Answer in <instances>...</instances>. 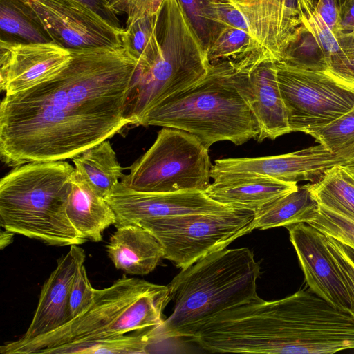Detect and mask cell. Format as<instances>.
<instances>
[{"instance_id": "6da1fadb", "label": "cell", "mask_w": 354, "mask_h": 354, "mask_svg": "<svg viewBox=\"0 0 354 354\" xmlns=\"http://www.w3.org/2000/svg\"><path fill=\"white\" fill-rule=\"evenodd\" d=\"M69 50L71 60L56 76L2 100L6 165L73 159L131 124L126 109L136 59L123 45Z\"/></svg>"}, {"instance_id": "7a4b0ae2", "label": "cell", "mask_w": 354, "mask_h": 354, "mask_svg": "<svg viewBox=\"0 0 354 354\" xmlns=\"http://www.w3.org/2000/svg\"><path fill=\"white\" fill-rule=\"evenodd\" d=\"M260 269L246 247L217 250L181 269L167 285L171 314L145 332L153 348L168 339L192 338L218 314L255 299Z\"/></svg>"}, {"instance_id": "3957f363", "label": "cell", "mask_w": 354, "mask_h": 354, "mask_svg": "<svg viewBox=\"0 0 354 354\" xmlns=\"http://www.w3.org/2000/svg\"><path fill=\"white\" fill-rule=\"evenodd\" d=\"M230 59L209 63L205 76L147 111L138 125L180 129L207 148L227 140L240 145L257 140L260 129L231 77Z\"/></svg>"}, {"instance_id": "277c9868", "label": "cell", "mask_w": 354, "mask_h": 354, "mask_svg": "<svg viewBox=\"0 0 354 354\" xmlns=\"http://www.w3.org/2000/svg\"><path fill=\"white\" fill-rule=\"evenodd\" d=\"M74 171L64 160L15 167L0 182L1 227L51 245L85 243L66 213Z\"/></svg>"}, {"instance_id": "5b68a950", "label": "cell", "mask_w": 354, "mask_h": 354, "mask_svg": "<svg viewBox=\"0 0 354 354\" xmlns=\"http://www.w3.org/2000/svg\"><path fill=\"white\" fill-rule=\"evenodd\" d=\"M153 284L124 276L108 288L96 289L92 304L75 318L46 335L6 342L0 347V352L46 354L61 345L114 337L160 325L164 321L167 300Z\"/></svg>"}, {"instance_id": "8992f818", "label": "cell", "mask_w": 354, "mask_h": 354, "mask_svg": "<svg viewBox=\"0 0 354 354\" xmlns=\"http://www.w3.org/2000/svg\"><path fill=\"white\" fill-rule=\"evenodd\" d=\"M156 32V56L136 71L126 109L131 124L138 125L150 109L201 80L209 67L178 0L164 1L157 12Z\"/></svg>"}, {"instance_id": "52a82bcc", "label": "cell", "mask_w": 354, "mask_h": 354, "mask_svg": "<svg viewBox=\"0 0 354 354\" xmlns=\"http://www.w3.org/2000/svg\"><path fill=\"white\" fill-rule=\"evenodd\" d=\"M209 148L187 131L163 127L151 147L120 181L145 193L205 192L210 183Z\"/></svg>"}, {"instance_id": "ba28073f", "label": "cell", "mask_w": 354, "mask_h": 354, "mask_svg": "<svg viewBox=\"0 0 354 354\" xmlns=\"http://www.w3.org/2000/svg\"><path fill=\"white\" fill-rule=\"evenodd\" d=\"M254 212L246 209L187 214L139 222L159 241L163 259L187 268L251 232Z\"/></svg>"}, {"instance_id": "9c48e42d", "label": "cell", "mask_w": 354, "mask_h": 354, "mask_svg": "<svg viewBox=\"0 0 354 354\" xmlns=\"http://www.w3.org/2000/svg\"><path fill=\"white\" fill-rule=\"evenodd\" d=\"M276 66L290 132L308 134L354 107V83L326 71L301 69L277 61Z\"/></svg>"}, {"instance_id": "30bf717a", "label": "cell", "mask_w": 354, "mask_h": 354, "mask_svg": "<svg viewBox=\"0 0 354 354\" xmlns=\"http://www.w3.org/2000/svg\"><path fill=\"white\" fill-rule=\"evenodd\" d=\"M230 59L233 84L260 129L257 140H274L290 133L279 88L276 61L261 49Z\"/></svg>"}, {"instance_id": "8fae6325", "label": "cell", "mask_w": 354, "mask_h": 354, "mask_svg": "<svg viewBox=\"0 0 354 354\" xmlns=\"http://www.w3.org/2000/svg\"><path fill=\"white\" fill-rule=\"evenodd\" d=\"M51 40L67 49L118 47L124 28H118L80 0H24Z\"/></svg>"}, {"instance_id": "7c38bea8", "label": "cell", "mask_w": 354, "mask_h": 354, "mask_svg": "<svg viewBox=\"0 0 354 354\" xmlns=\"http://www.w3.org/2000/svg\"><path fill=\"white\" fill-rule=\"evenodd\" d=\"M115 213V227L149 219L232 209L209 198L205 192L145 193L127 188L120 181L104 198Z\"/></svg>"}, {"instance_id": "4fadbf2b", "label": "cell", "mask_w": 354, "mask_h": 354, "mask_svg": "<svg viewBox=\"0 0 354 354\" xmlns=\"http://www.w3.org/2000/svg\"><path fill=\"white\" fill-rule=\"evenodd\" d=\"M69 49L54 41L21 43L0 40V87L13 95L56 76L69 63Z\"/></svg>"}, {"instance_id": "5bb4252c", "label": "cell", "mask_w": 354, "mask_h": 354, "mask_svg": "<svg viewBox=\"0 0 354 354\" xmlns=\"http://www.w3.org/2000/svg\"><path fill=\"white\" fill-rule=\"evenodd\" d=\"M285 227L309 289L334 308L349 313V296L332 259L325 234L306 223Z\"/></svg>"}, {"instance_id": "9a60e30c", "label": "cell", "mask_w": 354, "mask_h": 354, "mask_svg": "<svg viewBox=\"0 0 354 354\" xmlns=\"http://www.w3.org/2000/svg\"><path fill=\"white\" fill-rule=\"evenodd\" d=\"M243 15L261 48L275 61L303 22L301 0H227Z\"/></svg>"}, {"instance_id": "2e32d148", "label": "cell", "mask_w": 354, "mask_h": 354, "mask_svg": "<svg viewBox=\"0 0 354 354\" xmlns=\"http://www.w3.org/2000/svg\"><path fill=\"white\" fill-rule=\"evenodd\" d=\"M84 261V250L77 245H70L68 252L58 259L56 268L43 285L32 322L19 339L28 340L46 335L69 321L71 288Z\"/></svg>"}, {"instance_id": "e0dca14e", "label": "cell", "mask_w": 354, "mask_h": 354, "mask_svg": "<svg viewBox=\"0 0 354 354\" xmlns=\"http://www.w3.org/2000/svg\"><path fill=\"white\" fill-rule=\"evenodd\" d=\"M106 249L115 267L130 274H147L163 259V250L159 241L138 224L117 227Z\"/></svg>"}, {"instance_id": "ac0fdd59", "label": "cell", "mask_w": 354, "mask_h": 354, "mask_svg": "<svg viewBox=\"0 0 354 354\" xmlns=\"http://www.w3.org/2000/svg\"><path fill=\"white\" fill-rule=\"evenodd\" d=\"M297 188V183L268 177L247 176L214 180L205 192L214 201L230 208L255 212Z\"/></svg>"}, {"instance_id": "d6986e66", "label": "cell", "mask_w": 354, "mask_h": 354, "mask_svg": "<svg viewBox=\"0 0 354 354\" xmlns=\"http://www.w3.org/2000/svg\"><path fill=\"white\" fill-rule=\"evenodd\" d=\"M66 213L75 228L87 240L95 242L101 241L104 230L115 223V213L104 198L75 171Z\"/></svg>"}, {"instance_id": "ffe728a7", "label": "cell", "mask_w": 354, "mask_h": 354, "mask_svg": "<svg viewBox=\"0 0 354 354\" xmlns=\"http://www.w3.org/2000/svg\"><path fill=\"white\" fill-rule=\"evenodd\" d=\"M319 209V203L307 184L265 205L254 212L253 230L308 223Z\"/></svg>"}, {"instance_id": "44dd1931", "label": "cell", "mask_w": 354, "mask_h": 354, "mask_svg": "<svg viewBox=\"0 0 354 354\" xmlns=\"http://www.w3.org/2000/svg\"><path fill=\"white\" fill-rule=\"evenodd\" d=\"M72 160L75 172L103 198L113 192L124 176L116 153L107 140L86 149Z\"/></svg>"}, {"instance_id": "7402d4cb", "label": "cell", "mask_w": 354, "mask_h": 354, "mask_svg": "<svg viewBox=\"0 0 354 354\" xmlns=\"http://www.w3.org/2000/svg\"><path fill=\"white\" fill-rule=\"evenodd\" d=\"M1 39L21 43L53 41L24 0H0Z\"/></svg>"}, {"instance_id": "603a6c76", "label": "cell", "mask_w": 354, "mask_h": 354, "mask_svg": "<svg viewBox=\"0 0 354 354\" xmlns=\"http://www.w3.org/2000/svg\"><path fill=\"white\" fill-rule=\"evenodd\" d=\"M310 185L319 205L354 219V181L347 167L331 168Z\"/></svg>"}, {"instance_id": "cb8c5ba5", "label": "cell", "mask_w": 354, "mask_h": 354, "mask_svg": "<svg viewBox=\"0 0 354 354\" xmlns=\"http://www.w3.org/2000/svg\"><path fill=\"white\" fill-rule=\"evenodd\" d=\"M151 343L145 333L120 335L102 339L86 340L61 345L46 351V354L65 353H150Z\"/></svg>"}, {"instance_id": "d4e9b609", "label": "cell", "mask_w": 354, "mask_h": 354, "mask_svg": "<svg viewBox=\"0 0 354 354\" xmlns=\"http://www.w3.org/2000/svg\"><path fill=\"white\" fill-rule=\"evenodd\" d=\"M205 55L228 27L218 18L212 0H178Z\"/></svg>"}, {"instance_id": "484cf974", "label": "cell", "mask_w": 354, "mask_h": 354, "mask_svg": "<svg viewBox=\"0 0 354 354\" xmlns=\"http://www.w3.org/2000/svg\"><path fill=\"white\" fill-rule=\"evenodd\" d=\"M157 13L140 19L127 25L122 35L123 46L143 66L156 56L159 50V40L156 32Z\"/></svg>"}, {"instance_id": "4316f807", "label": "cell", "mask_w": 354, "mask_h": 354, "mask_svg": "<svg viewBox=\"0 0 354 354\" xmlns=\"http://www.w3.org/2000/svg\"><path fill=\"white\" fill-rule=\"evenodd\" d=\"M301 69L326 71L327 64L319 43L304 24L297 29L281 61Z\"/></svg>"}, {"instance_id": "83f0119b", "label": "cell", "mask_w": 354, "mask_h": 354, "mask_svg": "<svg viewBox=\"0 0 354 354\" xmlns=\"http://www.w3.org/2000/svg\"><path fill=\"white\" fill-rule=\"evenodd\" d=\"M303 24L312 32L322 48L329 73L338 77L342 52L335 34L328 27L308 0H301Z\"/></svg>"}, {"instance_id": "f1b7e54d", "label": "cell", "mask_w": 354, "mask_h": 354, "mask_svg": "<svg viewBox=\"0 0 354 354\" xmlns=\"http://www.w3.org/2000/svg\"><path fill=\"white\" fill-rule=\"evenodd\" d=\"M260 49L259 43L251 33L228 26L207 50L206 57L209 63H212Z\"/></svg>"}, {"instance_id": "f546056e", "label": "cell", "mask_w": 354, "mask_h": 354, "mask_svg": "<svg viewBox=\"0 0 354 354\" xmlns=\"http://www.w3.org/2000/svg\"><path fill=\"white\" fill-rule=\"evenodd\" d=\"M307 223L354 249L353 218L319 205L316 216Z\"/></svg>"}, {"instance_id": "4dcf8cb0", "label": "cell", "mask_w": 354, "mask_h": 354, "mask_svg": "<svg viewBox=\"0 0 354 354\" xmlns=\"http://www.w3.org/2000/svg\"><path fill=\"white\" fill-rule=\"evenodd\" d=\"M308 134L330 150L354 142V107L330 124Z\"/></svg>"}, {"instance_id": "1f68e13d", "label": "cell", "mask_w": 354, "mask_h": 354, "mask_svg": "<svg viewBox=\"0 0 354 354\" xmlns=\"http://www.w3.org/2000/svg\"><path fill=\"white\" fill-rule=\"evenodd\" d=\"M95 290L89 281L83 263L77 270L71 290L68 304L69 321L88 308L94 300Z\"/></svg>"}, {"instance_id": "d6a6232c", "label": "cell", "mask_w": 354, "mask_h": 354, "mask_svg": "<svg viewBox=\"0 0 354 354\" xmlns=\"http://www.w3.org/2000/svg\"><path fill=\"white\" fill-rule=\"evenodd\" d=\"M326 240L332 259L349 296V314L354 318V264L346 256L338 241L328 236H326Z\"/></svg>"}, {"instance_id": "836d02e7", "label": "cell", "mask_w": 354, "mask_h": 354, "mask_svg": "<svg viewBox=\"0 0 354 354\" xmlns=\"http://www.w3.org/2000/svg\"><path fill=\"white\" fill-rule=\"evenodd\" d=\"M165 0H122L117 6L116 15L124 13L127 16V25L140 19L156 15Z\"/></svg>"}, {"instance_id": "e575fe53", "label": "cell", "mask_w": 354, "mask_h": 354, "mask_svg": "<svg viewBox=\"0 0 354 354\" xmlns=\"http://www.w3.org/2000/svg\"><path fill=\"white\" fill-rule=\"evenodd\" d=\"M213 5L218 19L225 25L251 33L247 21L242 13L230 1H213Z\"/></svg>"}, {"instance_id": "d590c367", "label": "cell", "mask_w": 354, "mask_h": 354, "mask_svg": "<svg viewBox=\"0 0 354 354\" xmlns=\"http://www.w3.org/2000/svg\"><path fill=\"white\" fill-rule=\"evenodd\" d=\"M314 7L316 12L336 36L338 31L339 16L338 0H317Z\"/></svg>"}, {"instance_id": "8d00e7d4", "label": "cell", "mask_w": 354, "mask_h": 354, "mask_svg": "<svg viewBox=\"0 0 354 354\" xmlns=\"http://www.w3.org/2000/svg\"><path fill=\"white\" fill-rule=\"evenodd\" d=\"M344 58V78L354 83V36L339 35L336 36Z\"/></svg>"}, {"instance_id": "74e56055", "label": "cell", "mask_w": 354, "mask_h": 354, "mask_svg": "<svg viewBox=\"0 0 354 354\" xmlns=\"http://www.w3.org/2000/svg\"><path fill=\"white\" fill-rule=\"evenodd\" d=\"M354 31V0H342L339 3L338 31L345 35Z\"/></svg>"}, {"instance_id": "f35d334b", "label": "cell", "mask_w": 354, "mask_h": 354, "mask_svg": "<svg viewBox=\"0 0 354 354\" xmlns=\"http://www.w3.org/2000/svg\"><path fill=\"white\" fill-rule=\"evenodd\" d=\"M93 8L96 12L104 17L106 20L118 28L122 29L120 21L116 17L117 15L109 10L102 0H80Z\"/></svg>"}, {"instance_id": "ab89813d", "label": "cell", "mask_w": 354, "mask_h": 354, "mask_svg": "<svg viewBox=\"0 0 354 354\" xmlns=\"http://www.w3.org/2000/svg\"><path fill=\"white\" fill-rule=\"evenodd\" d=\"M14 234V233L5 229L4 230H1L0 236L1 249H3L12 242Z\"/></svg>"}, {"instance_id": "60d3db41", "label": "cell", "mask_w": 354, "mask_h": 354, "mask_svg": "<svg viewBox=\"0 0 354 354\" xmlns=\"http://www.w3.org/2000/svg\"><path fill=\"white\" fill-rule=\"evenodd\" d=\"M122 1V0H102L106 8L113 13H115L117 6Z\"/></svg>"}, {"instance_id": "b9f144b4", "label": "cell", "mask_w": 354, "mask_h": 354, "mask_svg": "<svg viewBox=\"0 0 354 354\" xmlns=\"http://www.w3.org/2000/svg\"><path fill=\"white\" fill-rule=\"evenodd\" d=\"M339 243L346 256L348 257L350 261L354 264V249L340 242Z\"/></svg>"}, {"instance_id": "7bdbcfd3", "label": "cell", "mask_w": 354, "mask_h": 354, "mask_svg": "<svg viewBox=\"0 0 354 354\" xmlns=\"http://www.w3.org/2000/svg\"><path fill=\"white\" fill-rule=\"evenodd\" d=\"M347 169L354 181V167H347Z\"/></svg>"}, {"instance_id": "ee69618b", "label": "cell", "mask_w": 354, "mask_h": 354, "mask_svg": "<svg viewBox=\"0 0 354 354\" xmlns=\"http://www.w3.org/2000/svg\"><path fill=\"white\" fill-rule=\"evenodd\" d=\"M311 3L312 5H313L314 6H315L317 0H308Z\"/></svg>"}, {"instance_id": "f6af8a7d", "label": "cell", "mask_w": 354, "mask_h": 354, "mask_svg": "<svg viewBox=\"0 0 354 354\" xmlns=\"http://www.w3.org/2000/svg\"><path fill=\"white\" fill-rule=\"evenodd\" d=\"M345 35H352V36H354V31L351 32V33H348V34H345Z\"/></svg>"}, {"instance_id": "bcb514c9", "label": "cell", "mask_w": 354, "mask_h": 354, "mask_svg": "<svg viewBox=\"0 0 354 354\" xmlns=\"http://www.w3.org/2000/svg\"><path fill=\"white\" fill-rule=\"evenodd\" d=\"M212 1H224V0H212Z\"/></svg>"}]
</instances>
